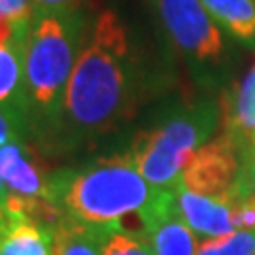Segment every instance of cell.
Wrapping results in <instances>:
<instances>
[{
  "label": "cell",
  "instance_id": "obj_16",
  "mask_svg": "<svg viewBox=\"0 0 255 255\" xmlns=\"http://www.w3.org/2000/svg\"><path fill=\"white\" fill-rule=\"evenodd\" d=\"M255 253V230H238L228 236L202 238L198 245V255H253Z\"/></svg>",
  "mask_w": 255,
  "mask_h": 255
},
{
  "label": "cell",
  "instance_id": "obj_13",
  "mask_svg": "<svg viewBox=\"0 0 255 255\" xmlns=\"http://www.w3.org/2000/svg\"><path fill=\"white\" fill-rule=\"evenodd\" d=\"M217 26L243 45H255V0H200Z\"/></svg>",
  "mask_w": 255,
  "mask_h": 255
},
{
  "label": "cell",
  "instance_id": "obj_8",
  "mask_svg": "<svg viewBox=\"0 0 255 255\" xmlns=\"http://www.w3.org/2000/svg\"><path fill=\"white\" fill-rule=\"evenodd\" d=\"M174 200L181 217L191 228V232L200 238H219L241 230L238 213H241L243 194L236 198H211L177 185Z\"/></svg>",
  "mask_w": 255,
  "mask_h": 255
},
{
  "label": "cell",
  "instance_id": "obj_22",
  "mask_svg": "<svg viewBox=\"0 0 255 255\" xmlns=\"http://www.w3.org/2000/svg\"><path fill=\"white\" fill-rule=\"evenodd\" d=\"M11 215H9V189H6L2 177H0V234L9 226Z\"/></svg>",
  "mask_w": 255,
  "mask_h": 255
},
{
  "label": "cell",
  "instance_id": "obj_18",
  "mask_svg": "<svg viewBox=\"0 0 255 255\" xmlns=\"http://www.w3.org/2000/svg\"><path fill=\"white\" fill-rule=\"evenodd\" d=\"M13 140H30V132L28 128L23 126L19 119H15L13 115H9L6 111L0 109V147L9 145Z\"/></svg>",
  "mask_w": 255,
  "mask_h": 255
},
{
  "label": "cell",
  "instance_id": "obj_12",
  "mask_svg": "<svg viewBox=\"0 0 255 255\" xmlns=\"http://www.w3.org/2000/svg\"><path fill=\"white\" fill-rule=\"evenodd\" d=\"M53 230L36 219H11L0 234V255H53Z\"/></svg>",
  "mask_w": 255,
  "mask_h": 255
},
{
  "label": "cell",
  "instance_id": "obj_17",
  "mask_svg": "<svg viewBox=\"0 0 255 255\" xmlns=\"http://www.w3.org/2000/svg\"><path fill=\"white\" fill-rule=\"evenodd\" d=\"M32 19H13V17H0V47L15 49L23 53V45L28 38Z\"/></svg>",
  "mask_w": 255,
  "mask_h": 255
},
{
  "label": "cell",
  "instance_id": "obj_24",
  "mask_svg": "<svg viewBox=\"0 0 255 255\" xmlns=\"http://www.w3.org/2000/svg\"><path fill=\"white\" fill-rule=\"evenodd\" d=\"M253 255H255V253H253Z\"/></svg>",
  "mask_w": 255,
  "mask_h": 255
},
{
  "label": "cell",
  "instance_id": "obj_4",
  "mask_svg": "<svg viewBox=\"0 0 255 255\" xmlns=\"http://www.w3.org/2000/svg\"><path fill=\"white\" fill-rule=\"evenodd\" d=\"M221 122L219 102L181 105L155 126L142 130L130 145V157L149 185L174 191L191 155L211 140Z\"/></svg>",
  "mask_w": 255,
  "mask_h": 255
},
{
  "label": "cell",
  "instance_id": "obj_10",
  "mask_svg": "<svg viewBox=\"0 0 255 255\" xmlns=\"http://www.w3.org/2000/svg\"><path fill=\"white\" fill-rule=\"evenodd\" d=\"M219 109L223 134L249 149V138L255 136V66L223 92Z\"/></svg>",
  "mask_w": 255,
  "mask_h": 255
},
{
  "label": "cell",
  "instance_id": "obj_20",
  "mask_svg": "<svg viewBox=\"0 0 255 255\" xmlns=\"http://www.w3.org/2000/svg\"><path fill=\"white\" fill-rule=\"evenodd\" d=\"M38 11H77L83 0H32Z\"/></svg>",
  "mask_w": 255,
  "mask_h": 255
},
{
  "label": "cell",
  "instance_id": "obj_23",
  "mask_svg": "<svg viewBox=\"0 0 255 255\" xmlns=\"http://www.w3.org/2000/svg\"><path fill=\"white\" fill-rule=\"evenodd\" d=\"M253 149H255V136H253Z\"/></svg>",
  "mask_w": 255,
  "mask_h": 255
},
{
  "label": "cell",
  "instance_id": "obj_11",
  "mask_svg": "<svg viewBox=\"0 0 255 255\" xmlns=\"http://www.w3.org/2000/svg\"><path fill=\"white\" fill-rule=\"evenodd\" d=\"M0 109L13 115L15 119H19L30 132L23 53L15 49H6V47H0Z\"/></svg>",
  "mask_w": 255,
  "mask_h": 255
},
{
  "label": "cell",
  "instance_id": "obj_9",
  "mask_svg": "<svg viewBox=\"0 0 255 255\" xmlns=\"http://www.w3.org/2000/svg\"><path fill=\"white\" fill-rule=\"evenodd\" d=\"M155 255H198L196 234L181 217L174 191H166L140 223Z\"/></svg>",
  "mask_w": 255,
  "mask_h": 255
},
{
  "label": "cell",
  "instance_id": "obj_6",
  "mask_svg": "<svg viewBox=\"0 0 255 255\" xmlns=\"http://www.w3.org/2000/svg\"><path fill=\"white\" fill-rule=\"evenodd\" d=\"M249 149L221 134L202 145L187 162L179 187L211 198H236L243 194V172Z\"/></svg>",
  "mask_w": 255,
  "mask_h": 255
},
{
  "label": "cell",
  "instance_id": "obj_2",
  "mask_svg": "<svg viewBox=\"0 0 255 255\" xmlns=\"http://www.w3.org/2000/svg\"><path fill=\"white\" fill-rule=\"evenodd\" d=\"M53 185L62 217L92 230H130L128 219L132 217L140 230L145 215L166 194L149 185L130 153L98 157L81 168L55 170Z\"/></svg>",
  "mask_w": 255,
  "mask_h": 255
},
{
  "label": "cell",
  "instance_id": "obj_5",
  "mask_svg": "<svg viewBox=\"0 0 255 255\" xmlns=\"http://www.w3.org/2000/svg\"><path fill=\"white\" fill-rule=\"evenodd\" d=\"M170 45L198 75L213 73L223 62L226 41L200 0H151Z\"/></svg>",
  "mask_w": 255,
  "mask_h": 255
},
{
  "label": "cell",
  "instance_id": "obj_3",
  "mask_svg": "<svg viewBox=\"0 0 255 255\" xmlns=\"http://www.w3.org/2000/svg\"><path fill=\"white\" fill-rule=\"evenodd\" d=\"M87 23L81 9L38 11L23 45L28 119L32 140L45 147L64 105L70 77L83 49Z\"/></svg>",
  "mask_w": 255,
  "mask_h": 255
},
{
  "label": "cell",
  "instance_id": "obj_7",
  "mask_svg": "<svg viewBox=\"0 0 255 255\" xmlns=\"http://www.w3.org/2000/svg\"><path fill=\"white\" fill-rule=\"evenodd\" d=\"M53 172L47 170L41 151L32 147L30 140H13L0 147V177L6 189L23 200L58 209Z\"/></svg>",
  "mask_w": 255,
  "mask_h": 255
},
{
  "label": "cell",
  "instance_id": "obj_15",
  "mask_svg": "<svg viewBox=\"0 0 255 255\" xmlns=\"http://www.w3.org/2000/svg\"><path fill=\"white\" fill-rule=\"evenodd\" d=\"M100 255H155L147 236L136 230H98Z\"/></svg>",
  "mask_w": 255,
  "mask_h": 255
},
{
  "label": "cell",
  "instance_id": "obj_21",
  "mask_svg": "<svg viewBox=\"0 0 255 255\" xmlns=\"http://www.w3.org/2000/svg\"><path fill=\"white\" fill-rule=\"evenodd\" d=\"M243 191L255 198V155L245 159V172H243Z\"/></svg>",
  "mask_w": 255,
  "mask_h": 255
},
{
  "label": "cell",
  "instance_id": "obj_1",
  "mask_svg": "<svg viewBox=\"0 0 255 255\" xmlns=\"http://www.w3.org/2000/svg\"><path fill=\"white\" fill-rule=\"evenodd\" d=\"M145 92V62L130 26L117 11L102 9L87 23L58 124L43 149L66 153L105 138L132 119Z\"/></svg>",
  "mask_w": 255,
  "mask_h": 255
},
{
  "label": "cell",
  "instance_id": "obj_19",
  "mask_svg": "<svg viewBox=\"0 0 255 255\" xmlns=\"http://www.w3.org/2000/svg\"><path fill=\"white\" fill-rule=\"evenodd\" d=\"M38 9L32 4V0H0V17L13 19H34Z\"/></svg>",
  "mask_w": 255,
  "mask_h": 255
},
{
  "label": "cell",
  "instance_id": "obj_14",
  "mask_svg": "<svg viewBox=\"0 0 255 255\" xmlns=\"http://www.w3.org/2000/svg\"><path fill=\"white\" fill-rule=\"evenodd\" d=\"M53 255H100V232L62 217L53 230Z\"/></svg>",
  "mask_w": 255,
  "mask_h": 255
}]
</instances>
